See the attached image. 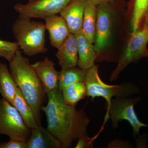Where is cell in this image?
Here are the masks:
<instances>
[{"instance_id": "6", "label": "cell", "mask_w": 148, "mask_h": 148, "mask_svg": "<svg viewBox=\"0 0 148 148\" xmlns=\"http://www.w3.org/2000/svg\"><path fill=\"white\" fill-rule=\"evenodd\" d=\"M141 101L139 97L133 98L116 97L112 99L105 116L103 127L106 121L110 118L112 126L116 129L119 123L122 121H126L129 123L133 130L134 135H140V130L143 127H148V125L140 121L136 114L134 106Z\"/></svg>"}, {"instance_id": "4", "label": "cell", "mask_w": 148, "mask_h": 148, "mask_svg": "<svg viewBox=\"0 0 148 148\" xmlns=\"http://www.w3.org/2000/svg\"><path fill=\"white\" fill-rule=\"evenodd\" d=\"M84 82L87 96L91 97L92 100L97 97L104 98L107 102V108L113 97L129 98L140 91L139 88L132 83L112 85L105 83L100 77L98 67L95 64L88 69Z\"/></svg>"}, {"instance_id": "26", "label": "cell", "mask_w": 148, "mask_h": 148, "mask_svg": "<svg viewBox=\"0 0 148 148\" xmlns=\"http://www.w3.org/2000/svg\"><path fill=\"white\" fill-rule=\"evenodd\" d=\"M86 1H90L94 5L97 6L105 3L112 2L114 0H86Z\"/></svg>"}, {"instance_id": "3", "label": "cell", "mask_w": 148, "mask_h": 148, "mask_svg": "<svg viewBox=\"0 0 148 148\" xmlns=\"http://www.w3.org/2000/svg\"><path fill=\"white\" fill-rule=\"evenodd\" d=\"M45 24L18 16L12 26V32L19 49L25 55L34 56L47 51Z\"/></svg>"}, {"instance_id": "25", "label": "cell", "mask_w": 148, "mask_h": 148, "mask_svg": "<svg viewBox=\"0 0 148 148\" xmlns=\"http://www.w3.org/2000/svg\"><path fill=\"white\" fill-rule=\"evenodd\" d=\"M132 145L130 143L126 141L115 140L112 141L108 145V148H131Z\"/></svg>"}, {"instance_id": "23", "label": "cell", "mask_w": 148, "mask_h": 148, "mask_svg": "<svg viewBox=\"0 0 148 148\" xmlns=\"http://www.w3.org/2000/svg\"><path fill=\"white\" fill-rule=\"evenodd\" d=\"M98 134L92 138H90L87 135H83L77 140V143L75 147V148H92L93 143L98 137Z\"/></svg>"}, {"instance_id": "12", "label": "cell", "mask_w": 148, "mask_h": 148, "mask_svg": "<svg viewBox=\"0 0 148 148\" xmlns=\"http://www.w3.org/2000/svg\"><path fill=\"white\" fill-rule=\"evenodd\" d=\"M44 19L46 30L49 34L51 45L58 49L70 34L68 25L64 18L57 14L48 16Z\"/></svg>"}, {"instance_id": "7", "label": "cell", "mask_w": 148, "mask_h": 148, "mask_svg": "<svg viewBox=\"0 0 148 148\" xmlns=\"http://www.w3.org/2000/svg\"><path fill=\"white\" fill-rule=\"evenodd\" d=\"M31 131L16 108L3 98L0 99V135L27 142Z\"/></svg>"}, {"instance_id": "15", "label": "cell", "mask_w": 148, "mask_h": 148, "mask_svg": "<svg viewBox=\"0 0 148 148\" xmlns=\"http://www.w3.org/2000/svg\"><path fill=\"white\" fill-rule=\"evenodd\" d=\"M27 148H61V143L47 129L39 125L31 129Z\"/></svg>"}, {"instance_id": "21", "label": "cell", "mask_w": 148, "mask_h": 148, "mask_svg": "<svg viewBox=\"0 0 148 148\" xmlns=\"http://www.w3.org/2000/svg\"><path fill=\"white\" fill-rule=\"evenodd\" d=\"M148 9V0H134L131 27L132 32L138 30Z\"/></svg>"}, {"instance_id": "17", "label": "cell", "mask_w": 148, "mask_h": 148, "mask_svg": "<svg viewBox=\"0 0 148 148\" xmlns=\"http://www.w3.org/2000/svg\"><path fill=\"white\" fill-rule=\"evenodd\" d=\"M96 16V6L90 1H87L84 15L82 32L88 40L92 44L95 42Z\"/></svg>"}, {"instance_id": "18", "label": "cell", "mask_w": 148, "mask_h": 148, "mask_svg": "<svg viewBox=\"0 0 148 148\" xmlns=\"http://www.w3.org/2000/svg\"><path fill=\"white\" fill-rule=\"evenodd\" d=\"M61 91L64 103L74 108L87 96L86 86L84 82L74 83L61 89Z\"/></svg>"}, {"instance_id": "1", "label": "cell", "mask_w": 148, "mask_h": 148, "mask_svg": "<svg viewBox=\"0 0 148 148\" xmlns=\"http://www.w3.org/2000/svg\"><path fill=\"white\" fill-rule=\"evenodd\" d=\"M46 94L48 103L41 110L46 116L47 129L59 141L61 148H71L73 142L87 135L90 119L84 109L66 105L59 88Z\"/></svg>"}, {"instance_id": "5", "label": "cell", "mask_w": 148, "mask_h": 148, "mask_svg": "<svg viewBox=\"0 0 148 148\" xmlns=\"http://www.w3.org/2000/svg\"><path fill=\"white\" fill-rule=\"evenodd\" d=\"M148 9L140 27L132 32L125 49L119 58L116 68L111 74L110 80L117 79L120 74L130 63L144 57H148Z\"/></svg>"}, {"instance_id": "20", "label": "cell", "mask_w": 148, "mask_h": 148, "mask_svg": "<svg viewBox=\"0 0 148 148\" xmlns=\"http://www.w3.org/2000/svg\"><path fill=\"white\" fill-rule=\"evenodd\" d=\"M87 70L78 66L61 69L59 71L58 88L61 90L69 85L77 82H84Z\"/></svg>"}, {"instance_id": "11", "label": "cell", "mask_w": 148, "mask_h": 148, "mask_svg": "<svg viewBox=\"0 0 148 148\" xmlns=\"http://www.w3.org/2000/svg\"><path fill=\"white\" fill-rule=\"evenodd\" d=\"M86 0H72L60 12L66 21L71 34L82 32L83 21Z\"/></svg>"}, {"instance_id": "14", "label": "cell", "mask_w": 148, "mask_h": 148, "mask_svg": "<svg viewBox=\"0 0 148 148\" xmlns=\"http://www.w3.org/2000/svg\"><path fill=\"white\" fill-rule=\"evenodd\" d=\"M75 35L77 42L78 66L88 70L95 65V61L97 59L94 45L88 40L82 32Z\"/></svg>"}, {"instance_id": "24", "label": "cell", "mask_w": 148, "mask_h": 148, "mask_svg": "<svg viewBox=\"0 0 148 148\" xmlns=\"http://www.w3.org/2000/svg\"><path fill=\"white\" fill-rule=\"evenodd\" d=\"M0 148H27V142L10 139L8 142L0 143Z\"/></svg>"}, {"instance_id": "10", "label": "cell", "mask_w": 148, "mask_h": 148, "mask_svg": "<svg viewBox=\"0 0 148 148\" xmlns=\"http://www.w3.org/2000/svg\"><path fill=\"white\" fill-rule=\"evenodd\" d=\"M55 64L52 60L45 57L42 61L32 64L41 82L45 93L58 88L59 71L55 68Z\"/></svg>"}, {"instance_id": "16", "label": "cell", "mask_w": 148, "mask_h": 148, "mask_svg": "<svg viewBox=\"0 0 148 148\" xmlns=\"http://www.w3.org/2000/svg\"><path fill=\"white\" fill-rule=\"evenodd\" d=\"M6 64L0 62V94L12 105L18 89Z\"/></svg>"}, {"instance_id": "9", "label": "cell", "mask_w": 148, "mask_h": 148, "mask_svg": "<svg viewBox=\"0 0 148 148\" xmlns=\"http://www.w3.org/2000/svg\"><path fill=\"white\" fill-rule=\"evenodd\" d=\"M112 2L96 6L97 18L94 47L97 54V59L107 48L110 40L112 13L111 4Z\"/></svg>"}, {"instance_id": "2", "label": "cell", "mask_w": 148, "mask_h": 148, "mask_svg": "<svg viewBox=\"0 0 148 148\" xmlns=\"http://www.w3.org/2000/svg\"><path fill=\"white\" fill-rule=\"evenodd\" d=\"M9 71L24 99L33 110L37 123L41 125V108L46 93L29 59L18 50L10 62Z\"/></svg>"}, {"instance_id": "13", "label": "cell", "mask_w": 148, "mask_h": 148, "mask_svg": "<svg viewBox=\"0 0 148 148\" xmlns=\"http://www.w3.org/2000/svg\"><path fill=\"white\" fill-rule=\"evenodd\" d=\"M55 54L61 69L76 66L78 60L77 42L75 35L70 33Z\"/></svg>"}, {"instance_id": "22", "label": "cell", "mask_w": 148, "mask_h": 148, "mask_svg": "<svg viewBox=\"0 0 148 148\" xmlns=\"http://www.w3.org/2000/svg\"><path fill=\"white\" fill-rule=\"evenodd\" d=\"M17 43L0 39V57L6 59L10 62L19 50Z\"/></svg>"}, {"instance_id": "8", "label": "cell", "mask_w": 148, "mask_h": 148, "mask_svg": "<svg viewBox=\"0 0 148 148\" xmlns=\"http://www.w3.org/2000/svg\"><path fill=\"white\" fill-rule=\"evenodd\" d=\"M71 1L29 0L26 4H16L14 8L21 17L44 18L60 13Z\"/></svg>"}, {"instance_id": "19", "label": "cell", "mask_w": 148, "mask_h": 148, "mask_svg": "<svg viewBox=\"0 0 148 148\" xmlns=\"http://www.w3.org/2000/svg\"><path fill=\"white\" fill-rule=\"evenodd\" d=\"M12 105L18 111L27 127L30 129L39 126L35 118L34 114L18 88Z\"/></svg>"}]
</instances>
